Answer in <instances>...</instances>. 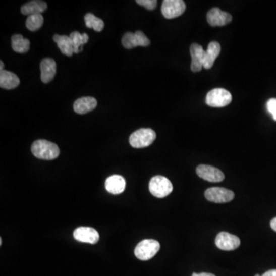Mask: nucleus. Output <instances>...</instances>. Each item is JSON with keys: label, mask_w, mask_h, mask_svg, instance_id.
Returning a JSON list of instances; mask_svg holds the SVG:
<instances>
[{"label": "nucleus", "mask_w": 276, "mask_h": 276, "mask_svg": "<svg viewBox=\"0 0 276 276\" xmlns=\"http://www.w3.org/2000/svg\"><path fill=\"white\" fill-rule=\"evenodd\" d=\"M191 56V70L193 72H198L202 70L204 64L206 51L198 44L193 43L190 46Z\"/></svg>", "instance_id": "nucleus-13"}, {"label": "nucleus", "mask_w": 276, "mask_h": 276, "mask_svg": "<svg viewBox=\"0 0 276 276\" xmlns=\"http://www.w3.org/2000/svg\"><path fill=\"white\" fill-rule=\"evenodd\" d=\"M137 4L145 7L148 10H154L157 5L156 0H137Z\"/></svg>", "instance_id": "nucleus-25"}, {"label": "nucleus", "mask_w": 276, "mask_h": 276, "mask_svg": "<svg viewBox=\"0 0 276 276\" xmlns=\"http://www.w3.org/2000/svg\"><path fill=\"white\" fill-rule=\"evenodd\" d=\"M74 238L81 243L95 244L99 241V233L91 227H79L74 231Z\"/></svg>", "instance_id": "nucleus-11"}, {"label": "nucleus", "mask_w": 276, "mask_h": 276, "mask_svg": "<svg viewBox=\"0 0 276 276\" xmlns=\"http://www.w3.org/2000/svg\"><path fill=\"white\" fill-rule=\"evenodd\" d=\"M30 42L22 35H14L12 37V48L16 52L26 53L29 50Z\"/></svg>", "instance_id": "nucleus-21"}, {"label": "nucleus", "mask_w": 276, "mask_h": 276, "mask_svg": "<svg viewBox=\"0 0 276 276\" xmlns=\"http://www.w3.org/2000/svg\"><path fill=\"white\" fill-rule=\"evenodd\" d=\"M215 243V246L221 250L233 251L240 246V240L238 236L231 233L221 232L216 236Z\"/></svg>", "instance_id": "nucleus-9"}, {"label": "nucleus", "mask_w": 276, "mask_h": 276, "mask_svg": "<svg viewBox=\"0 0 276 276\" xmlns=\"http://www.w3.org/2000/svg\"><path fill=\"white\" fill-rule=\"evenodd\" d=\"M262 276H276V269H271L264 273Z\"/></svg>", "instance_id": "nucleus-27"}, {"label": "nucleus", "mask_w": 276, "mask_h": 276, "mask_svg": "<svg viewBox=\"0 0 276 276\" xmlns=\"http://www.w3.org/2000/svg\"><path fill=\"white\" fill-rule=\"evenodd\" d=\"M267 109L276 122V98H271L267 102Z\"/></svg>", "instance_id": "nucleus-26"}, {"label": "nucleus", "mask_w": 276, "mask_h": 276, "mask_svg": "<svg viewBox=\"0 0 276 276\" xmlns=\"http://www.w3.org/2000/svg\"><path fill=\"white\" fill-rule=\"evenodd\" d=\"M231 93L224 88H214L208 92L206 97L207 105L212 107H224L231 103Z\"/></svg>", "instance_id": "nucleus-5"}, {"label": "nucleus", "mask_w": 276, "mask_h": 276, "mask_svg": "<svg viewBox=\"0 0 276 276\" xmlns=\"http://www.w3.org/2000/svg\"><path fill=\"white\" fill-rule=\"evenodd\" d=\"M149 190L153 196L157 198H163L172 193L173 185L167 177L155 176L150 180Z\"/></svg>", "instance_id": "nucleus-3"}, {"label": "nucleus", "mask_w": 276, "mask_h": 276, "mask_svg": "<svg viewBox=\"0 0 276 276\" xmlns=\"http://www.w3.org/2000/svg\"><path fill=\"white\" fill-rule=\"evenodd\" d=\"M255 276H261V275H259V274H255Z\"/></svg>", "instance_id": "nucleus-31"}, {"label": "nucleus", "mask_w": 276, "mask_h": 276, "mask_svg": "<svg viewBox=\"0 0 276 276\" xmlns=\"http://www.w3.org/2000/svg\"><path fill=\"white\" fill-rule=\"evenodd\" d=\"M122 42L123 46L128 49L137 46L147 47L150 44L149 38L141 31H137L135 33L127 32L122 38Z\"/></svg>", "instance_id": "nucleus-8"}, {"label": "nucleus", "mask_w": 276, "mask_h": 276, "mask_svg": "<svg viewBox=\"0 0 276 276\" xmlns=\"http://www.w3.org/2000/svg\"><path fill=\"white\" fill-rule=\"evenodd\" d=\"M270 225H271V228L272 229L274 232H276V217L271 219V223H270Z\"/></svg>", "instance_id": "nucleus-29"}, {"label": "nucleus", "mask_w": 276, "mask_h": 276, "mask_svg": "<svg viewBox=\"0 0 276 276\" xmlns=\"http://www.w3.org/2000/svg\"><path fill=\"white\" fill-rule=\"evenodd\" d=\"M234 196L233 191L223 187H211L205 191L206 200L212 203H228L233 200Z\"/></svg>", "instance_id": "nucleus-6"}, {"label": "nucleus", "mask_w": 276, "mask_h": 276, "mask_svg": "<svg viewBox=\"0 0 276 276\" xmlns=\"http://www.w3.org/2000/svg\"><path fill=\"white\" fill-rule=\"evenodd\" d=\"M32 154L38 159L51 160L57 158L60 153L59 147L54 143L45 140H38L32 144Z\"/></svg>", "instance_id": "nucleus-1"}, {"label": "nucleus", "mask_w": 276, "mask_h": 276, "mask_svg": "<svg viewBox=\"0 0 276 276\" xmlns=\"http://www.w3.org/2000/svg\"><path fill=\"white\" fill-rule=\"evenodd\" d=\"M196 174L200 178L208 182H221L225 178L224 173L220 170L209 165L201 164L197 167Z\"/></svg>", "instance_id": "nucleus-10"}, {"label": "nucleus", "mask_w": 276, "mask_h": 276, "mask_svg": "<svg viewBox=\"0 0 276 276\" xmlns=\"http://www.w3.org/2000/svg\"><path fill=\"white\" fill-rule=\"evenodd\" d=\"M44 23L43 16L41 14L32 15V16H28L26 19V26L29 30L32 32L38 30L42 27Z\"/></svg>", "instance_id": "nucleus-24"}, {"label": "nucleus", "mask_w": 276, "mask_h": 276, "mask_svg": "<svg viewBox=\"0 0 276 276\" xmlns=\"http://www.w3.org/2000/svg\"><path fill=\"white\" fill-rule=\"evenodd\" d=\"M0 65H1V66H0V71L4 70V63H3V61L0 62Z\"/></svg>", "instance_id": "nucleus-30"}, {"label": "nucleus", "mask_w": 276, "mask_h": 276, "mask_svg": "<svg viewBox=\"0 0 276 276\" xmlns=\"http://www.w3.org/2000/svg\"><path fill=\"white\" fill-rule=\"evenodd\" d=\"M126 181L122 176L112 175L109 177L105 182V188L112 194H120L125 191Z\"/></svg>", "instance_id": "nucleus-14"}, {"label": "nucleus", "mask_w": 276, "mask_h": 276, "mask_svg": "<svg viewBox=\"0 0 276 276\" xmlns=\"http://www.w3.org/2000/svg\"><path fill=\"white\" fill-rule=\"evenodd\" d=\"M208 23L211 26H224L231 23L232 18L230 13L222 11L219 8H213L208 12L206 16Z\"/></svg>", "instance_id": "nucleus-12"}, {"label": "nucleus", "mask_w": 276, "mask_h": 276, "mask_svg": "<svg viewBox=\"0 0 276 276\" xmlns=\"http://www.w3.org/2000/svg\"><path fill=\"white\" fill-rule=\"evenodd\" d=\"M185 10L186 4L182 0H164L162 4V14L166 19L179 17Z\"/></svg>", "instance_id": "nucleus-7"}, {"label": "nucleus", "mask_w": 276, "mask_h": 276, "mask_svg": "<svg viewBox=\"0 0 276 276\" xmlns=\"http://www.w3.org/2000/svg\"><path fill=\"white\" fill-rule=\"evenodd\" d=\"M47 4L44 1H31L22 7L21 13L26 16L41 14L47 10Z\"/></svg>", "instance_id": "nucleus-19"}, {"label": "nucleus", "mask_w": 276, "mask_h": 276, "mask_svg": "<svg viewBox=\"0 0 276 276\" xmlns=\"http://www.w3.org/2000/svg\"><path fill=\"white\" fill-rule=\"evenodd\" d=\"M53 40L65 56H72L74 53L73 44L70 37L67 35H54Z\"/></svg>", "instance_id": "nucleus-20"}, {"label": "nucleus", "mask_w": 276, "mask_h": 276, "mask_svg": "<svg viewBox=\"0 0 276 276\" xmlns=\"http://www.w3.org/2000/svg\"><path fill=\"white\" fill-rule=\"evenodd\" d=\"M20 84L19 77L10 71H0V87L5 89H13Z\"/></svg>", "instance_id": "nucleus-17"}, {"label": "nucleus", "mask_w": 276, "mask_h": 276, "mask_svg": "<svg viewBox=\"0 0 276 276\" xmlns=\"http://www.w3.org/2000/svg\"><path fill=\"white\" fill-rule=\"evenodd\" d=\"M72 44H73L74 53L78 54L83 50L82 45L88 42L89 37L86 33L81 34L80 32H73L69 35Z\"/></svg>", "instance_id": "nucleus-22"}, {"label": "nucleus", "mask_w": 276, "mask_h": 276, "mask_svg": "<svg viewBox=\"0 0 276 276\" xmlns=\"http://www.w3.org/2000/svg\"><path fill=\"white\" fill-rule=\"evenodd\" d=\"M160 248V243L156 240H144L136 246L134 255L140 260L147 261L159 252Z\"/></svg>", "instance_id": "nucleus-4"}, {"label": "nucleus", "mask_w": 276, "mask_h": 276, "mask_svg": "<svg viewBox=\"0 0 276 276\" xmlns=\"http://www.w3.org/2000/svg\"><path fill=\"white\" fill-rule=\"evenodd\" d=\"M156 137V133L153 130L141 128L130 136V144L134 148H144L153 144Z\"/></svg>", "instance_id": "nucleus-2"}, {"label": "nucleus", "mask_w": 276, "mask_h": 276, "mask_svg": "<svg viewBox=\"0 0 276 276\" xmlns=\"http://www.w3.org/2000/svg\"><path fill=\"white\" fill-rule=\"evenodd\" d=\"M221 46L217 42H211L208 45L207 50L206 51V57H205L203 68L209 69L213 66L214 62L220 54Z\"/></svg>", "instance_id": "nucleus-18"}, {"label": "nucleus", "mask_w": 276, "mask_h": 276, "mask_svg": "<svg viewBox=\"0 0 276 276\" xmlns=\"http://www.w3.org/2000/svg\"><path fill=\"white\" fill-rule=\"evenodd\" d=\"M192 276H215V274H211V273L202 272V273H199V274H197V273H193V274H192Z\"/></svg>", "instance_id": "nucleus-28"}, {"label": "nucleus", "mask_w": 276, "mask_h": 276, "mask_svg": "<svg viewBox=\"0 0 276 276\" xmlns=\"http://www.w3.org/2000/svg\"><path fill=\"white\" fill-rule=\"evenodd\" d=\"M85 26L89 29H94L96 32H101L104 29V23L102 19L96 17L92 13H88L85 16Z\"/></svg>", "instance_id": "nucleus-23"}, {"label": "nucleus", "mask_w": 276, "mask_h": 276, "mask_svg": "<svg viewBox=\"0 0 276 276\" xmlns=\"http://www.w3.org/2000/svg\"><path fill=\"white\" fill-rule=\"evenodd\" d=\"M41 79L43 83H48L54 78L56 74V63L54 59L46 58L40 64Z\"/></svg>", "instance_id": "nucleus-15"}, {"label": "nucleus", "mask_w": 276, "mask_h": 276, "mask_svg": "<svg viewBox=\"0 0 276 276\" xmlns=\"http://www.w3.org/2000/svg\"><path fill=\"white\" fill-rule=\"evenodd\" d=\"M97 100L93 97H81L74 103L75 112L79 115H85L94 110L97 107Z\"/></svg>", "instance_id": "nucleus-16"}]
</instances>
